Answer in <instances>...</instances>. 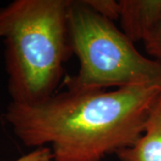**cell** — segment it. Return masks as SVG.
Returning a JSON list of instances; mask_svg holds the SVG:
<instances>
[{
    "label": "cell",
    "mask_w": 161,
    "mask_h": 161,
    "mask_svg": "<svg viewBox=\"0 0 161 161\" xmlns=\"http://www.w3.org/2000/svg\"><path fill=\"white\" fill-rule=\"evenodd\" d=\"M161 87L66 90L33 104L13 102L5 119L24 145L51 144L54 161H100L143 133Z\"/></svg>",
    "instance_id": "1"
},
{
    "label": "cell",
    "mask_w": 161,
    "mask_h": 161,
    "mask_svg": "<svg viewBox=\"0 0 161 161\" xmlns=\"http://www.w3.org/2000/svg\"><path fill=\"white\" fill-rule=\"evenodd\" d=\"M71 0H14L0 8L7 90L12 101L33 104L49 98L73 54Z\"/></svg>",
    "instance_id": "2"
},
{
    "label": "cell",
    "mask_w": 161,
    "mask_h": 161,
    "mask_svg": "<svg viewBox=\"0 0 161 161\" xmlns=\"http://www.w3.org/2000/svg\"><path fill=\"white\" fill-rule=\"evenodd\" d=\"M70 40L80 67L66 76L67 90L156 85L161 87V62L145 58L114 23L82 0H71Z\"/></svg>",
    "instance_id": "3"
},
{
    "label": "cell",
    "mask_w": 161,
    "mask_h": 161,
    "mask_svg": "<svg viewBox=\"0 0 161 161\" xmlns=\"http://www.w3.org/2000/svg\"><path fill=\"white\" fill-rule=\"evenodd\" d=\"M121 28L132 43L150 38L161 23V0H120Z\"/></svg>",
    "instance_id": "4"
},
{
    "label": "cell",
    "mask_w": 161,
    "mask_h": 161,
    "mask_svg": "<svg viewBox=\"0 0 161 161\" xmlns=\"http://www.w3.org/2000/svg\"><path fill=\"white\" fill-rule=\"evenodd\" d=\"M116 154L121 161H161V93L149 111L142 136Z\"/></svg>",
    "instance_id": "5"
},
{
    "label": "cell",
    "mask_w": 161,
    "mask_h": 161,
    "mask_svg": "<svg viewBox=\"0 0 161 161\" xmlns=\"http://www.w3.org/2000/svg\"><path fill=\"white\" fill-rule=\"evenodd\" d=\"M82 2L102 17L112 22L119 20V2H115L114 0H82Z\"/></svg>",
    "instance_id": "6"
},
{
    "label": "cell",
    "mask_w": 161,
    "mask_h": 161,
    "mask_svg": "<svg viewBox=\"0 0 161 161\" xmlns=\"http://www.w3.org/2000/svg\"><path fill=\"white\" fill-rule=\"evenodd\" d=\"M146 51L161 62V23L153 34L144 42Z\"/></svg>",
    "instance_id": "7"
},
{
    "label": "cell",
    "mask_w": 161,
    "mask_h": 161,
    "mask_svg": "<svg viewBox=\"0 0 161 161\" xmlns=\"http://www.w3.org/2000/svg\"><path fill=\"white\" fill-rule=\"evenodd\" d=\"M53 154L50 148L40 147L31 152L13 161H53Z\"/></svg>",
    "instance_id": "8"
}]
</instances>
